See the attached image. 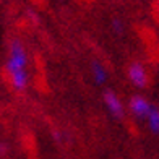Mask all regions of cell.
Instances as JSON below:
<instances>
[{"label":"cell","instance_id":"6da1fadb","mask_svg":"<svg viewBox=\"0 0 159 159\" xmlns=\"http://www.w3.org/2000/svg\"><path fill=\"white\" fill-rule=\"evenodd\" d=\"M5 70H7V73H8V76H10L11 86L16 91H23L26 86H28V83H30V73H28L26 68L20 67L18 63L11 62L8 59V60H7V63H5Z\"/></svg>","mask_w":159,"mask_h":159},{"label":"cell","instance_id":"7a4b0ae2","mask_svg":"<svg viewBox=\"0 0 159 159\" xmlns=\"http://www.w3.org/2000/svg\"><path fill=\"white\" fill-rule=\"evenodd\" d=\"M127 75L128 80L136 89H144L149 83V78H148V71L144 68V65L141 62H132L127 68Z\"/></svg>","mask_w":159,"mask_h":159},{"label":"cell","instance_id":"3957f363","mask_svg":"<svg viewBox=\"0 0 159 159\" xmlns=\"http://www.w3.org/2000/svg\"><path fill=\"white\" fill-rule=\"evenodd\" d=\"M104 104L107 107V111L111 112V115L114 119H117V120H122L125 117V109H124V104H122V101L120 98L115 94V91L112 89H106L104 91Z\"/></svg>","mask_w":159,"mask_h":159},{"label":"cell","instance_id":"277c9868","mask_svg":"<svg viewBox=\"0 0 159 159\" xmlns=\"http://www.w3.org/2000/svg\"><path fill=\"white\" fill-rule=\"evenodd\" d=\"M151 106L153 104L141 94H135L128 101V107H130V111H132V114L136 119H146L149 111H151Z\"/></svg>","mask_w":159,"mask_h":159},{"label":"cell","instance_id":"5b68a950","mask_svg":"<svg viewBox=\"0 0 159 159\" xmlns=\"http://www.w3.org/2000/svg\"><path fill=\"white\" fill-rule=\"evenodd\" d=\"M8 59L11 62L18 63L20 67L26 68L28 65V55H26V50L23 47V44L18 41V39H13L10 42V47H8Z\"/></svg>","mask_w":159,"mask_h":159},{"label":"cell","instance_id":"8992f818","mask_svg":"<svg viewBox=\"0 0 159 159\" xmlns=\"http://www.w3.org/2000/svg\"><path fill=\"white\" fill-rule=\"evenodd\" d=\"M91 75H93V81H94L98 86H102L107 81V70L104 68V65L94 60L91 63Z\"/></svg>","mask_w":159,"mask_h":159},{"label":"cell","instance_id":"52a82bcc","mask_svg":"<svg viewBox=\"0 0 159 159\" xmlns=\"http://www.w3.org/2000/svg\"><path fill=\"white\" fill-rule=\"evenodd\" d=\"M148 127H149V132L153 135H159V109L156 106H151V111L148 114Z\"/></svg>","mask_w":159,"mask_h":159},{"label":"cell","instance_id":"ba28073f","mask_svg":"<svg viewBox=\"0 0 159 159\" xmlns=\"http://www.w3.org/2000/svg\"><path fill=\"white\" fill-rule=\"evenodd\" d=\"M112 31H114V34H117V36H122L124 34V31H125V28H124V21H122L120 18H112Z\"/></svg>","mask_w":159,"mask_h":159},{"label":"cell","instance_id":"9c48e42d","mask_svg":"<svg viewBox=\"0 0 159 159\" xmlns=\"http://www.w3.org/2000/svg\"><path fill=\"white\" fill-rule=\"evenodd\" d=\"M52 136L55 138V141H57V143H62V136H60V133L57 132V130H54V132H52Z\"/></svg>","mask_w":159,"mask_h":159},{"label":"cell","instance_id":"30bf717a","mask_svg":"<svg viewBox=\"0 0 159 159\" xmlns=\"http://www.w3.org/2000/svg\"><path fill=\"white\" fill-rule=\"evenodd\" d=\"M154 16L159 20V0H156V2H154Z\"/></svg>","mask_w":159,"mask_h":159}]
</instances>
